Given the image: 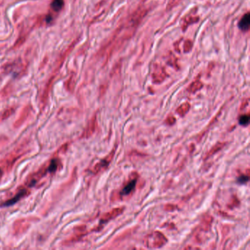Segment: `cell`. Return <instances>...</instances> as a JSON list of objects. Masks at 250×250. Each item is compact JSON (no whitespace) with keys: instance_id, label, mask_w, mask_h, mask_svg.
Instances as JSON below:
<instances>
[{"instance_id":"obj_12","label":"cell","mask_w":250,"mask_h":250,"mask_svg":"<svg viewBox=\"0 0 250 250\" xmlns=\"http://www.w3.org/2000/svg\"><path fill=\"white\" fill-rule=\"evenodd\" d=\"M64 5L63 0H53L51 7L56 12H58L63 8Z\"/></svg>"},{"instance_id":"obj_4","label":"cell","mask_w":250,"mask_h":250,"mask_svg":"<svg viewBox=\"0 0 250 250\" xmlns=\"http://www.w3.org/2000/svg\"><path fill=\"white\" fill-rule=\"evenodd\" d=\"M124 210H125V208L124 207L114 208V209L111 210V211L104 214V216L101 218L100 223L101 224H106V223L109 222V221L117 218V216H120L121 214H123Z\"/></svg>"},{"instance_id":"obj_13","label":"cell","mask_w":250,"mask_h":250,"mask_svg":"<svg viewBox=\"0 0 250 250\" xmlns=\"http://www.w3.org/2000/svg\"><path fill=\"white\" fill-rule=\"evenodd\" d=\"M249 119L250 115L249 113L245 114V115H242L239 117V123L242 126H247L249 123Z\"/></svg>"},{"instance_id":"obj_5","label":"cell","mask_w":250,"mask_h":250,"mask_svg":"<svg viewBox=\"0 0 250 250\" xmlns=\"http://www.w3.org/2000/svg\"><path fill=\"white\" fill-rule=\"evenodd\" d=\"M97 125H98V123H97V116L94 115L93 117L90 120L87 124V126L84 129L82 135V138H89L93 134V133L96 131Z\"/></svg>"},{"instance_id":"obj_10","label":"cell","mask_w":250,"mask_h":250,"mask_svg":"<svg viewBox=\"0 0 250 250\" xmlns=\"http://www.w3.org/2000/svg\"><path fill=\"white\" fill-rule=\"evenodd\" d=\"M202 87H203V84H202V82L199 81V80H196V81L192 82V83L190 84L189 87L187 89V90L189 91V92H191V93H195V92H197V91L200 90Z\"/></svg>"},{"instance_id":"obj_8","label":"cell","mask_w":250,"mask_h":250,"mask_svg":"<svg viewBox=\"0 0 250 250\" xmlns=\"http://www.w3.org/2000/svg\"><path fill=\"white\" fill-rule=\"evenodd\" d=\"M249 24H250V13L248 12V13H246L245 15L243 16V17L241 18L240 21H239L238 26L241 30L243 31V32H247L249 29Z\"/></svg>"},{"instance_id":"obj_7","label":"cell","mask_w":250,"mask_h":250,"mask_svg":"<svg viewBox=\"0 0 250 250\" xmlns=\"http://www.w3.org/2000/svg\"><path fill=\"white\" fill-rule=\"evenodd\" d=\"M225 144H226V142H218V143H216L215 145L213 146L209 150V151H208L207 153L205 154V156L204 157L205 160H207V159L214 156V154L217 153L219 151H220V150L224 148Z\"/></svg>"},{"instance_id":"obj_15","label":"cell","mask_w":250,"mask_h":250,"mask_svg":"<svg viewBox=\"0 0 250 250\" xmlns=\"http://www.w3.org/2000/svg\"><path fill=\"white\" fill-rule=\"evenodd\" d=\"M175 121H176V118L174 116H172V115H170V116L167 117L166 120H165V123H166V125L171 126V125H174L175 123Z\"/></svg>"},{"instance_id":"obj_2","label":"cell","mask_w":250,"mask_h":250,"mask_svg":"<svg viewBox=\"0 0 250 250\" xmlns=\"http://www.w3.org/2000/svg\"><path fill=\"white\" fill-rule=\"evenodd\" d=\"M138 179H139V175H138L137 172L131 173L129 181L120 191V198L128 197V196L133 193L136 188V183H137Z\"/></svg>"},{"instance_id":"obj_17","label":"cell","mask_w":250,"mask_h":250,"mask_svg":"<svg viewBox=\"0 0 250 250\" xmlns=\"http://www.w3.org/2000/svg\"><path fill=\"white\" fill-rule=\"evenodd\" d=\"M1 173H2V169L0 168V175H1Z\"/></svg>"},{"instance_id":"obj_6","label":"cell","mask_w":250,"mask_h":250,"mask_svg":"<svg viewBox=\"0 0 250 250\" xmlns=\"http://www.w3.org/2000/svg\"><path fill=\"white\" fill-rule=\"evenodd\" d=\"M29 194V191L25 188H21L19 191L16 195L14 196V197L12 198V199H10L9 200H7V201H6L4 202V203L2 205V206H10V205H12L15 204L17 202L18 200H20L21 199L22 197H25V196L28 195Z\"/></svg>"},{"instance_id":"obj_9","label":"cell","mask_w":250,"mask_h":250,"mask_svg":"<svg viewBox=\"0 0 250 250\" xmlns=\"http://www.w3.org/2000/svg\"><path fill=\"white\" fill-rule=\"evenodd\" d=\"M190 108H191V105H190L189 102L183 103V104H181V106L177 107L176 109V112L181 117H184L185 115L189 112Z\"/></svg>"},{"instance_id":"obj_14","label":"cell","mask_w":250,"mask_h":250,"mask_svg":"<svg viewBox=\"0 0 250 250\" xmlns=\"http://www.w3.org/2000/svg\"><path fill=\"white\" fill-rule=\"evenodd\" d=\"M238 182L241 184H245L247 183L249 180V172L247 173V175H241L238 177Z\"/></svg>"},{"instance_id":"obj_11","label":"cell","mask_w":250,"mask_h":250,"mask_svg":"<svg viewBox=\"0 0 250 250\" xmlns=\"http://www.w3.org/2000/svg\"><path fill=\"white\" fill-rule=\"evenodd\" d=\"M59 163H60V160L59 158H54L52 159L51 161V162L49 163L48 167H47V170L49 171V172H54L57 170V169L59 168Z\"/></svg>"},{"instance_id":"obj_1","label":"cell","mask_w":250,"mask_h":250,"mask_svg":"<svg viewBox=\"0 0 250 250\" xmlns=\"http://www.w3.org/2000/svg\"><path fill=\"white\" fill-rule=\"evenodd\" d=\"M167 238L162 233L159 231H153L144 238V243L149 249H158L166 244Z\"/></svg>"},{"instance_id":"obj_16","label":"cell","mask_w":250,"mask_h":250,"mask_svg":"<svg viewBox=\"0 0 250 250\" xmlns=\"http://www.w3.org/2000/svg\"><path fill=\"white\" fill-rule=\"evenodd\" d=\"M164 208L166 210H168V211H173V210H176L175 208H177L176 205H171V204H168V205H166L164 206Z\"/></svg>"},{"instance_id":"obj_3","label":"cell","mask_w":250,"mask_h":250,"mask_svg":"<svg viewBox=\"0 0 250 250\" xmlns=\"http://www.w3.org/2000/svg\"><path fill=\"white\" fill-rule=\"evenodd\" d=\"M116 150H117V146H115L112 149V150H111V151L104 158L101 159L100 162L97 163V164L95 165L93 169H92V173H93V174L95 175L98 174V173L101 172V171L104 170V169H106L107 167H109V165L110 164L111 161H112L115 153H116Z\"/></svg>"}]
</instances>
